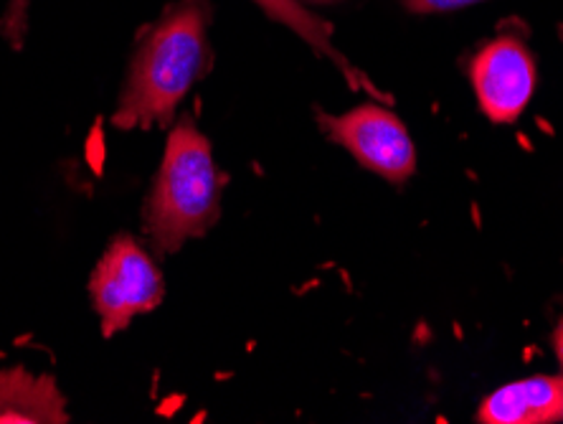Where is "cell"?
Masks as SVG:
<instances>
[{"mask_svg": "<svg viewBox=\"0 0 563 424\" xmlns=\"http://www.w3.org/2000/svg\"><path fill=\"white\" fill-rule=\"evenodd\" d=\"M305 6H333V3H341V0H302Z\"/></svg>", "mask_w": 563, "mask_h": 424, "instance_id": "12", "label": "cell"}, {"mask_svg": "<svg viewBox=\"0 0 563 424\" xmlns=\"http://www.w3.org/2000/svg\"><path fill=\"white\" fill-rule=\"evenodd\" d=\"M553 351H556V359L563 369V318L559 320L556 330H553Z\"/></svg>", "mask_w": 563, "mask_h": 424, "instance_id": "11", "label": "cell"}, {"mask_svg": "<svg viewBox=\"0 0 563 424\" xmlns=\"http://www.w3.org/2000/svg\"><path fill=\"white\" fill-rule=\"evenodd\" d=\"M211 0H173L132 48L112 124L120 130L168 128L186 95L211 72Z\"/></svg>", "mask_w": 563, "mask_h": 424, "instance_id": "1", "label": "cell"}, {"mask_svg": "<svg viewBox=\"0 0 563 424\" xmlns=\"http://www.w3.org/2000/svg\"><path fill=\"white\" fill-rule=\"evenodd\" d=\"M163 297L165 278L151 252L128 231L114 235L89 274V301L102 336L125 330L137 315L155 311Z\"/></svg>", "mask_w": 563, "mask_h": 424, "instance_id": "3", "label": "cell"}, {"mask_svg": "<svg viewBox=\"0 0 563 424\" xmlns=\"http://www.w3.org/2000/svg\"><path fill=\"white\" fill-rule=\"evenodd\" d=\"M322 135L341 145L363 168L394 186H404L417 171V148L404 124L388 107L358 105L343 115L314 112Z\"/></svg>", "mask_w": 563, "mask_h": 424, "instance_id": "4", "label": "cell"}, {"mask_svg": "<svg viewBox=\"0 0 563 424\" xmlns=\"http://www.w3.org/2000/svg\"><path fill=\"white\" fill-rule=\"evenodd\" d=\"M477 105L493 122H516L536 89V59L523 31L503 29L467 62Z\"/></svg>", "mask_w": 563, "mask_h": 424, "instance_id": "5", "label": "cell"}, {"mask_svg": "<svg viewBox=\"0 0 563 424\" xmlns=\"http://www.w3.org/2000/svg\"><path fill=\"white\" fill-rule=\"evenodd\" d=\"M29 11L31 0H8L5 13L0 15V39H5L15 52H21L23 44H26Z\"/></svg>", "mask_w": 563, "mask_h": 424, "instance_id": "9", "label": "cell"}, {"mask_svg": "<svg viewBox=\"0 0 563 424\" xmlns=\"http://www.w3.org/2000/svg\"><path fill=\"white\" fill-rule=\"evenodd\" d=\"M485 3V0H401V6L413 15H439V13H454L462 8Z\"/></svg>", "mask_w": 563, "mask_h": 424, "instance_id": "10", "label": "cell"}, {"mask_svg": "<svg viewBox=\"0 0 563 424\" xmlns=\"http://www.w3.org/2000/svg\"><path fill=\"white\" fill-rule=\"evenodd\" d=\"M563 414V377H531L510 381L483 399L477 422L485 424H549Z\"/></svg>", "mask_w": 563, "mask_h": 424, "instance_id": "6", "label": "cell"}, {"mask_svg": "<svg viewBox=\"0 0 563 424\" xmlns=\"http://www.w3.org/2000/svg\"><path fill=\"white\" fill-rule=\"evenodd\" d=\"M223 173L213 163L209 138L194 118H180L143 204V231L157 257H170L201 239L221 219Z\"/></svg>", "mask_w": 563, "mask_h": 424, "instance_id": "2", "label": "cell"}, {"mask_svg": "<svg viewBox=\"0 0 563 424\" xmlns=\"http://www.w3.org/2000/svg\"><path fill=\"white\" fill-rule=\"evenodd\" d=\"M66 396L48 373L23 366L0 371V424H66Z\"/></svg>", "mask_w": 563, "mask_h": 424, "instance_id": "8", "label": "cell"}, {"mask_svg": "<svg viewBox=\"0 0 563 424\" xmlns=\"http://www.w3.org/2000/svg\"><path fill=\"white\" fill-rule=\"evenodd\" d=\"M252 3L260 8V11L267 15L269 21L279 23L295 33L297 39L305 41L320 59H328L335 66L338 72L343 74L347 87L355 91H363V95H371L380 99V89L368 79L366 72H361L358 66L347 62V56L333 44V26L320 15L310 13V8L302 3V0H252ZM388 102V97H384Z\"/></svg>", "mask_w": 563, "mask_h": 424, "instance_id": "7", "label": "cell"}]
</instances>
